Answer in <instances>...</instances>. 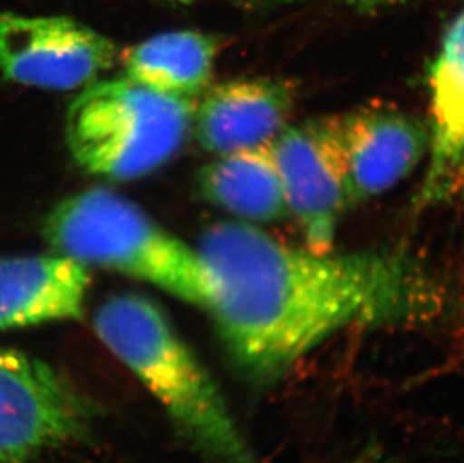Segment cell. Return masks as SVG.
Here are the masks:
<instances>
[{"instance_id": "6da1fadb", "label": "cell", "mask_w": 464, "mask_h": 463, "mask_svg": "<svg viewBox=\"0 0 464 463\" xmlns=\"http://www.w3.org/2000/svg\"><path fill=\"white\" fill-rule=\"evenodd\" d=\"M205 310L250 384L283 379L311 350L349 328L416 327L442 311V288L406 250L317 253L246 222L203 233Z\"/></svg>"}, {"instance_id": "7a4b0ae2", "label": "cell", "mask_w": 464, "mask_h": 463, "mask_svg": "<svg viewBox=\"0 0 464 463\" xmlns=\"http://www.w3.org/2000/svg\"><path fill=\"white\" fill-rule=\"evenodd\" d=\"M93 327L203 455L215 463H257L223 394L161 307L137 293L114 295Z\"/></svg>"}, {"instance_id": "3957f363", "label": "cell", "mask_w": 464, "mask_h": 463, "mask_svg": "<svg viewBox=\"0 0 464 463\" xmlns=\"http://www.w3.org/2000/svg\"><path fill=\"white\" fill-rule=\"evenodd\" d=\"M45 240L57 253L86 267L121 272L205 309L207 268L198 249L109 188L66 197L47 215Z\"/></svg>"}, {"instance_id": "277c9868", "label": "cell", "mask_w": 464, "mask_h": 463, "mask_svg": "<svg viewBox=\"0 0 464 463\" xmlns=\"http://www.w3.org/2000/svg\"><path fill=\"white\" fill-rule=\"evenodd\" d=\"M194 100L164 95L127 77L97 80L66 112L71 155L91 175L131 181L175 157L193 127Z\"/></svg>"}, {"instance_id": "5b68a950", "label": "cell", "mask_w": 464, "mask_h": 463, "mask_svg": "<svg viewBox=\"0 0 464 463\" xmlns=\"http://www.w3.org/2000/svg\"><path fill=\"white\" fill-rule=\"evenodd\" d=\"M83 399L50 364L0 348V463H35L88 432Z\"/></svg>"}, {"instance_id": "8992f818", "label": "cell", "mask_w": 464, "mask_h": 463, "mask_svg": "<svg viewBox=\"0 0 464 463\" xmlns=\"http://www.w3.org/2000/svg\"><path fill=\"white\" fill-rule=\"evenodd\" d=\"M121 54L109 36L74 18L0 13V74L14 84L83 89L111 70Z\"/></svg>"}, {"instance_id": "52a82bcc", "label": "cell", "mask_w": 464, "mask_h": 463, "mask_svg": "<svg viewBox=\"0 0 464 463\" xmlns=\"http://www.w3.org/2000/svg\"><path fill=\"white\" fill-rule=\"evenodd\" d=\"M271 144L287 211L307 249L333 251L338 224L352 202L331 118L287 125Z\"/></svg>"}, {"instance_id": "ba28073f", "label": "cell", "mask_w": 464, "mask_h": 463, "mask_svg": "<svg viewBox=\"0 0 464 463\" xmlns=\"http://www.w3.org/2000/svg\"><path fill=\"white\" fill-rule=\"evenodd\" d=\"M352 206L386 192L412 173L429 151V127L390 105L331 116Z\"/></svg>"}, {"instance_id": "9c48e42d", "label": "cell", "mask_w": 464, "mask_h": 463, "mask_svg": "<svg viewBox=\"0 0 464 463\" xmlns=\"http://www.w3.org/2000/svg\"><path fill=\"white\" fill-rule=\"evenodd\" d=\"M295 104L296 89L287 80H228L203 93L194 109V134L215 157L271 143L289 125Z\"/></svg>"}, {"instance_id": "30bf717a", "label": "cell", "mask_w": 464, "mask_h": 463, "mask_svg": "<svg viewBox=\"0 0 464 463\" xmlns=\"http://www.w3.org/2000/svg\"><path fill=\"white\" fill-rule=\"evenodd\" d=\"M429 164L416 206L430 208L464 184V8L443 35L429 70Z\"/></svg>"}, {"instance_id": "8fae6325", "label": "cell", "mask_w": 464, "mask_h": 463, "mask_svg": "<svg viewBox=\"0 0 464 463\" xmlns=\"http://www.w3.org/2000/svg\"><path fill=\"white\" fill-rule=\"evenodd\" d=\"M89 268L66 254L0 258V331L79 320Z\"/></svg>"}, {"instance_id": "7c38bea8", "label": "cell", "mask_w": 464, "mask_h": 463, "mask_svg": "<svg viewBox=\"0 0 464 463\" xmlns=\"http://www.w3.org/2000/svg\"><path fill=\"white\" fill-rule=\"evenodd\" d=\"M218 40L198 31L164 32L121 54L123 77L146 88L194 100L209 88Z\"/></svg>"}, {"instance_id": "4fadbf2b", "label": "cell", "mask_w": 464, "mask_h": 463, "mask_svg": "<svg viewBox=\"0 0 464 463\" xmlns=\"http://www.w3.org/2000/svg\"><path fill=\"white\" fill-rule=\"evenodd\" d=\"M205 199L246 222L269 223L289 215L272 144L218 155L203 167Z\"/></svg>"}, {"instance_id": "5bb4252c", "label": "cell", "mask_w": 464, "mask_h": 463, "mask_svg": "<svg viewBox=\"0 0 464 463\" xmlns=\"http://www.w3.org/2000/svg\"><path fill=\"white\" fill-rule=\"evenodd\" d=\"M344 463H383V451H382L381 446L370 444L362 448L358 455Z\"/></svg>"}, {"instance_id": "9a60e30c", "label": "cell", "mask_w": 464, "mask_h": 463, "mask_svg": "<svg viewBox=\"0 0 464 463\" xmlns=\"http://www.w3.org/2000/svg\"><path fill=\"white\" fill-rule=\"evenodd\" d=\"M411 0H346V4L355 6L356 9H376L390 6V5L404 4Z\"/></svg>"}, {"instance_id": "2e32d148", "label": "cell", "mask_w": 464, "mask_h": 463, "mask_svg": "<svg viewBox=\"0 0 464 463\" xmlns=\"http://www.w3.org/2000/svg\"><path fill=\"white\" fill-rule=\"evenodd\" d=\"M237 2L246 5H272L287 4V2H294V0H237Z\"/></svg>"}, {"instance_id": "e0dca14e", "label": "cell", "mask_w": 464, "mask_h": 463, "mask_svg": "<svg viewBox=\"0 0 464 463\" xmlns=\"http://www.w3.org/2000/svg\"><path fill=\"white\" fill-rule=\"evenodd\" d=\"M173 2H179V4H191L194 0H173Z\"/></svg>"}]
</instances>
